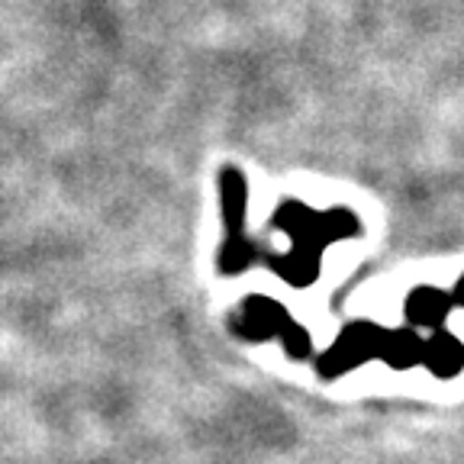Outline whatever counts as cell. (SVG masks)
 I'll return each mask as SVG.
<instances>
[{"label": "cell", "mask_w": 464, "mask_h": 464, "mask_svg": "<svg viewBox=\"0 0 464 464\" xmlns=\"http://www.w3.org/2000/svg\"><path fill=\"white\" fill-rule=\"evenodd\" d=\"M265 265H268L277 277H284L290 287H310V284L319 277L323 252H316V248H306V246H290V252H284V255L268 252Z\"/></svg>", "instance_id": "cell-6"}, {"label": "cell", "mask_w": 464, "mask_h": 464, "mask_svg": "<svg viewBox=\"0 0 464 464\" xmlns=\"http://www.w3.org/2000/svg\"><path fill=\"white\" fill-rule=\"evenodd\" d=\"M219 213H223L226 239H242L248 217V181L236 165H226L219 171Z\"/></svg>", "instance_id": "cell-4"}, {"label": "cell", "mask_w": 464, "mask_h": 464, "mask_svg": "<svg viewBox=\"0 0 464 464\" xmlns=\"http://www.w3.org/2000/svg\"><path fill=\"white\" fill-rule=\"evenodd\" d=\"M422 348H426V339H422L413 326L391 329V333H384L381 362L393 371H410V368H416V364H422Z\"/></svg>", "instance_id": "cell-8"}, {"label": "cell", "mask_w": 464, "mask_h": 464, "mask_svg": "<svg viewBox=\"0 0 464 464\" xmlns=\"http://www.w3.org/2000/svg\"><path fill=\"white\" fill-rule=\"evenodd\" d=\"M364 232L362 219L348 207H329V210L316 213V223H313V236L323 248H329L333 242H345V239H358Z\"/></svg>", "instance_id": "cell-9"}, {"label": "cell", "mask_w": 464, "mask_h": 464, "mask_svg": "<svg viewBox=\"0 0 464 464\" xmlns=\"http://www.w3.org/2000/svg\"><path fill=\"white\" fill-rule=\"evenodd\" d=\"M277 339H281V348L287 352V358H294V362H313V335L300 326L297 319H290Z\"/></svg>", "instance_id": "cell-11"}, {"label": "cell", "mask_w": 464, "mask_h": 464, "mask_svg": "<svg viewBox=\"0 0 464 464\" xmlns=\"http://www.w3.org/2000/svg\"><path fill=\"white\" fill-rule=\"evenodd\" d=\"M422 368L439 381H455L464 371V342L449 329H435L422 348Z\"/></svg>", "instance_id": "cell-5"}, {"label": "cell", "mask_w": 464, "mask_h": 464, "mask_svg": "<svg viewBox=\"0 0 464 464\" xmlns=\"http://www.w3.org/2000/svg\"><path fill=\"white\" fill-rule=\"evenodd\" d=\"M451 300H455V306H464V275L458 277L455 290H451Z\"/></svg>", "instance_id": "cell-12"}, {"label": "cell", "mask_w": 464, "mask_h": 464, "mask_svg": "<svg viewBox=\"0 0 464 464\" xmlns=\"http://www.w3.org/2000/svg\"><path fill=\"white\" fill-rule=\"evenodd\" d=\"M255 261H258V246L248 236H242V239H223L217 255V268L219 275L236 277V275H246Z\"/></svg>", "instance_id": "cell-10"}, {"label": "cell", "mask_w": 464, "mask_h": 464, "mask_svg": "<svg viewBox=\"0 0 464 464\" xmlns=\"http://www.w3.org/2000/svg\"><path fill=\"white\" fill-rule=\"evenodd\" d=\"M313 223H316V210H310L304 200H294V197L277 203L275 217H271V226L290 236V246H306L316 248V252H326L316 242V236H313Z\"/></svg>", "instance_id": "cell-7"}, {"label": "cell", "mask_w": 464, "mask_h": 464, "mask_svg": "<svg viewBox=\"0 0 464 464\" xmlns=\"http://www.w3.org/2000/svg\"><path fill=\"white\" fill-rule=\"evenodd\" d=\"M455 310V300H451L449 290H439L432 284H422L406 294L403 316L406 326H413L416 333H435V329H445V319Z\"/></svg>", "instance_id": "cell-3"}, {"label": "cell", "mask_w": 464, "mask_h": 464, "mask_svg": "<svg viewBox=\"0 0 464 464\" xmlns=\"http://www.w3.org/2000/svg\"><path fill=\"white\" fill-rule=\"evenodd\" d=\"M381 345H384V329L377 323H371V319L348 323L335 335L333 345L313 358V368H316V374L323 381H335V377H345L355 368H362V364L381 358Z\"/></svg>", "instance_id": "cell-1"}, {"label": "cell", "mask_w": 464, "mask_h": 464, "mask_svg": "<svg viewBox=\"0 0 464 464\" xmlns=\"http://www.w3.org/2000/svg\"><path fill=\"white\" fill-rule=\"evenodd\" d=\"M290 313L284 304H277L275 297L265 294H252L239 304V310L229 316V329L246 342H268L277 339L284 333V326L290 323Z\"/></svg>", "instance_id": "cell-2"}]
</instances>
